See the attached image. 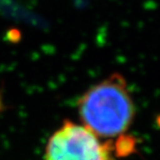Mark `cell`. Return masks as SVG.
Listing matches in <instances>:
<instances>
[{
  "mask_svg": "<svg viewBox=\"0 0 160 160\" xmlns=\"http://www.w3.org/2000/svg\"><path fill=\"white\" fill-rule=\"evenodd\" d=\"M83 126L99 138L119 137L127 132L135 117V106L126 79L113 73L91 86L78 101Z\"/></svg>",
  "mask_w": 160,
  "mask_h": 160,
  "instance_id": "cell-1",
  "label": "cell"
},
{
  "mask_svg": "<svg viewBox=\"0 0 160 160\" xmlns=\"http://www.w3.org/2000/svg\"><path fill=\"white\" fill-rule=\"evenodd\" d=\"M114 142L100 138L83 125L66 121L50 136L45 160H117Z\"/></svg>",
  "mask_w": 160,
  "mask_h": 160,
  "instance_id": "cell-2",
  "label": "cell"
}]
</instances>
